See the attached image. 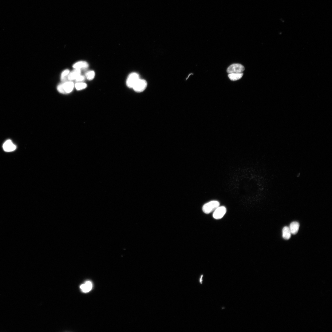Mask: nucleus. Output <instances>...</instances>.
Returning <instances> with one entry per match:
<instances>
[{
	"mask_svg": "<svg viewBox=\"0 0 332 332\" xmlns=\"http://www.w3.org/2000/svg\"><path fill=\"white\" fill-rule=\"evenodd\" d=\"M69 72V70L68 69H66L62 72L60 77L61 80L63 82L68 81L67 76Z\"/></svg>",
	"mask_w": 332,
	"mask_h": 332,
	"instance_id": "14",
	"label": "nucleus"
},
{
	"mask_svg": "<svg viewBox=\"0 0 332 332\" xmlns=\"http://www.w3.org/2000/svg\"><path fill=\"white\" fill-rule=\"evenodd\" d=\"M291 233L289 228L287 226L284 227L282 229V237L286 240L290 239L291 237Z\"/></svg>",
	"mask_w": 332,
	"mask_h": 332,
	"instance_id": "12",
	"label": "nucleus"
},
{
	"mask_svg": "<svg viewBox=\"0 0 332 332\" xmlns=\"http://www.w3.org/2000/svg\"><path fill=\"white\" fill-rule=\"evenodd\" d=\"M228 77L231 81H235L238 80L242 77L243 73L242 72L229 73Z\"/></svg>",
	"mask_w": 332,
	"mask_h": 332,
	"instance_id": "13",
	"label": "nucleus"
},
{
	"mask_svg": "<svg viewBox=\"0 0 332 332\" xmlns=\"http://www.w3.org/2000/svg\"><path fill=\"white\" fill-rule=\"evenodd\" d=\"M73 67V68L85 70L89 67L88 63L85 61H79L74 63Z\"/></svg>",
	"mask_w": 332,
	"mask_h": 332,
	"instance_id": "9",
	"label": "nucleus"
},
{
	"mask_svg": "<svg viewBox=\"0 0 332 332\" xmlns=\"http://www.w3.org/2000/svg\"><path fill=\"white\" fill-rule=\"evenodd\" d=\"M74 86L73 82L67 81L59 84L57 87V89L61 93H69L73 91Z\"/></svg>",
	"mask_w": 332,
	"mask_h": 332,
	"instance_id": "1",
	"label": "nucleus"
},
{
	"mask_svg": "<svg viewBox=\"0 0 332 332\" xmlns=\"http://www.w3.org/2000/svg\"><path fill=\"white\" fill-rule=\"evenodd\" d=\"M139 75L136 72H133L130 73L127 78L126 84L127 86L131 88H132L133 86L140 79Z\"/></svg>",
	"mask_w": 332,
	"mask_h": 332,
	"instance_id": "3",
	"label": "nucleus"
},
{
	"mask_svg": "<svg viewBox=\"0 0 332 332\" xmlns=\"http://www.w3.org/2000/svg\"><path fill=\"white\" fill-rule=\"evenodd\" d=\"M219 205V203L218 201L212 200L204 204L202 210L204 213L209 214L214 211Z\"/></svg>",
	"mask_w": 332,
	"mask_h": 332,
	"instance_id": "2",
	"label": "nucleus"
},
{
	"mask_svg": "<svg viewBox=\"0 0 332 332\" xmlns=\"http://www.w3.org/2000/svg\"><path fill=\"white\" fill-rule=\"evenodd\" d=\"M226 212V209L224 206H219L214 211L213 213V216L216 219H219L222 218Z\"/></svg>",
	"mask_w": 332,
	"mask_h": 332,
	"instance_id": "6",
	"label": "nucleus"
},
{
	"mask_svg": "<svg viewBox=\"0 0 332 332\" xmlns=\"http://www.w3.org/2000/svg\"><path fill=\"white\" fill-rule=\"evenodd\" d=\"M77 90H80L85 89L87 87L86 83L83 82H77L74 85Z\"/></svg>",
	"mask_w": 332,
	"mask_h": 332,
	"instance_id": "15",
	"label": "nucleus"
},
{
	"mask_svg": "<svg viewBox=\"0 0 332 332\" xmlns=\"http://www.w3.org/2000/svg\"><path fill=\"white\" fill-rule=\"evenodd\" d=\"M85 79V77L82 75H80L78 76L77 78L75 79V81L77 82H80L84 80Z\"/></svg>",
	"mask_w": 332,
	"mask_h": 332,
	"instance_id": "17",
	"label": "nucleus"
},
{
	"mask_svg": "<svg viewBox=\"0 0 332 332\" xmlns=\"http://www.w3.org/2000/svg\"><path fill=\"white\" fill-rule=\"evenodd\" d=\"M289 227L291 234L295 235L298 232L299 224L297 222L294 221L290 223Z\"/></svg>",
	"mask_w": 332,
	"mask_h": 332,
	"instance_id": "11",
	"label": "nucleus"
},
{
	"mask_svg": "<svg viewBox=\"0 0 332 332\" xmlns=\"http://www.w3.org/2000/svg\"><path fill=\"white\" fill-rule=\"evenodd\" d=\"M92 287V284L90 281H87L85 283L80 286V288L82 291L84 293H87L91 290Z\"/></svg>",
	"mask_w": 332,
	"mask_h": 332,
	"instance_id": "10",
	"label": "nucleus"
},
{
	"mask_svg": "<svg viewBox=\"0 0 332 332\" xmlns=\"http://www.w3.org/2000/svg\"><path fill=\"white\" fill-rule=\"evenodd\" d=\"M81 70L79 69H74L73 70L69 72L67 76L68 81H72L75 79L81 74Z\"/></svg>",
	"mask_w": 332,
	"mask_h": 332,
	"instance_id": "8",
	"label": "nucleus"
},
{
	"mask_svg": "<svg viewBox=\"0 0 332 332\" xmlns=\"http://www.w3.org/2000/svg\"><path fill=\"white\" fill-rule=\"evenodd\" d=\"M147 85V81L144 79H139L135 84L132 89L137 92L143 91Z\"/></svg>",
	"mask_w": 332,
	"mask_h": 332,
	"instance_id": "4",
	"label": "nucleus"
},
{
	"mask_svg": "<svg viewBox=\"0 0 332 332\" xmlns=\"http://www.w3.org/2000/svg\"><path fill=\"white\" fill-rule=\"evenodd\" d=\"M3 148L5 151L9 152L15 150L16 147L11 140H8L3 144Z\"/></svg>",
	"mask_w": 332,
	"mask_h": 332,
	"instance_id": "7",
	"label": "nucleus"
},
{
	"mask_svg": "<svg viewBox=\"0 0 332 332\" xmlns=\"http://www.w3.org/2000/svg\"><path fill=\"white\" fill-rule=\"evenodd\" d=\"M95 76V73L93 70H89L86 72L85 76L86 78L89 80H93Z\"/></svg>",
	"mask_w": 332,
	"mask_h": 332,
	"instance_id": "16",
	"label": "nucleus"
},
{
	"mask_svg": "<svg viewBox=\"0 0 332 332\" xmlns=\"http://www.w3.org/2000/svg\"><path fill=\"white\" fill-rule=\"evenodd\" d=\"M245 69L244 67L239 64H234L227 68V71L228 73H240Z\"/></svg>",
	"mask_w": 332,
	"mask_h": 332,
	"instance_id": "5",
	"label": "nucleus"
}]
</instances>
